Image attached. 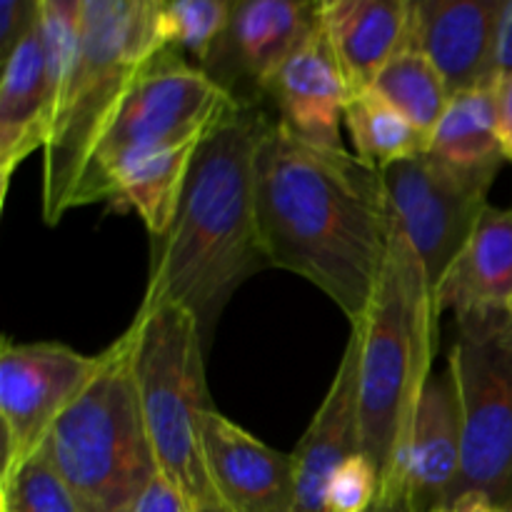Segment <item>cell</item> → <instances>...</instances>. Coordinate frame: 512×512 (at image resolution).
<instances>
[{"label":"cell","instance_id":"6da1fadb","mask_svg":"<svg viewBox=\"0 0 512 512\" xmlns=\"http://www.w3.org/2000/svg\"><path fill=\"white\" fill-rule=\"evenodd\" d=\"M255 215L265 263L310 280L360 323L393 240L380 170L278 120L255 158Z\"/></svg>","mask_w":512,"mask_h":512},{"label":"cell","instance_id":"52a82bcc","mask_svg":"<svg viewBox=\"0 0 512 512\" xmlns=\"http://www.w3.org/2000/svg\"><path fill=\"white\" fill-rule=\"evenodd\" d=\"M448 365L458 380L463 408V470L453 505L465 495H480L488 503L512 508L510 310L455 315Z\"/></svg>","mask_w":512,"mask_h":512},{"label":"cell","instance_id":"30bf717a","mask_svg":"<svg viewBox=\"0 0 512 512\" xmlns=\"http://www.w3.org/2000/svg\"><path fill=\"white\" fill-rule=\"evenodd\" d=\"M498 170H465L420 153L380 170L393 220L420 255L430 285L440 283L480 213Z\"/></svg>","mask_w":512,"mask_h":512},{"label":"cell","instance_id":"d6986e66","mask_svg":"<svg viewBox=\"0 0 512 512\" xmlns=\"http://www.w3.org/2000/svg\"><path fill=\"white\" fill-rule=\"evenodd\" d=\"M198 145L133 150L120 155L90 185L80 208L108 200L115 208L135 210L150 235L160 238L173 223Z\"/></svg>","mask_w":512,"mask_h":512},{"label":"cell","instance_id":"f546056e","mask_svg":"<svg viewBox=\"0 0 512 512\" xmlns=\"http://www.w3.org/2000/svg\"><path fill=\"white\" fill-rule=\"evenodd\" d=\"M495 105H498V133L503 155L512 163V75L503 78L495 88Z\"/></svg>","mask_w":512,"mask_h":512},{"label":"cell","instance_id":"484cf974","mask_svg":"<svg viewBox=\"0 0 512 512\" xmlns=\"http://www.w3.org/2000/svg\"><path fill=\"white\" fill-rule=\"evenodd\" d=\"M380 498V478L363 453L340 465L328 485V512H370Z\"/></svg>","mask_w":512,"mask_h":512},{"label":"cell","instance_id":"ffe728a7","mask_svg":"<svg viewBox=\"0 0 512 512\" xmlns=\"http://www.w3.org/2000/svg\"><path fill=\"white\" fill-rule=\"evenodd\" d=\"M512 305V210L488 208L480 213L473 233L458 258L435 285V313Z\"/></svg>","mask_w":512,"mask_h":512},{"label":"cell","instance_id":"4fadbf2b","mask_svg":"<svg viewBox=\"0 0 512 512\" xmlns=\"http://www.w3.org/2000/svg\"><path fill=\"white\" fill-rule=\"evenodd\" d=\"M463 470V408L458 380L445 363L425 383L405 448L400 503L405 512L450 508Z\"/></svg>","mask_w":512,"mask_h":512},{"label":"cell","instance_id":"9c48e42d","mask_svg":"<svg viewBox=\"0 0 512 512\" xmlns=\"http://www.w3.org/2000/svg\"><path fill=\"white\" fill-rule=\"evenodd\" d=\"M80 0H40L38 18L3 63L0 78V198L15 168L48 145L78 45Z\"/></svg>","mask_w":512,"mask_h":512},{"label":"cell","instance_id":"cb8c5ba5","mask_svg":"<svg viewBox=\"0 0 512 512\" xmlns=\"http://www.w3.org/2000/svg\"><path fill=\"white\" fill-rule=\"evenodd\" d=\"M235 0H158V30L165 45L205 68L233 18Z\"/></svg>","mask_w":512,"mask_h":512},{"label":"cell","instance_id":"277c9868","mask_svg":"<svg viewBox=\"0 0 512 512\" xmlns=\"http://www.w3.org/2000/svg\"><path fill=\"white\" fill-rule=\"evenodd\" d=\"M168 48L158 30V0H80L78 45L43 150V220L70 213L95 143L140 70Z\"/></svg>","mask_w":512,"mask_h":512},{"label":"cell","instance_id":"7a4b0ae2","mask_svg":"<svg viewBox=\"0 0 512 512\" xmlns=\"http://www.w3.org/2000/svg\"><path fill=\"white\" fill-rule=\"evenodd\" d=\"M270 125L253 100H243L200 140L173 223L153 243L138 313L188 310L208 343L230 295L268 265L255 215V158Z\"/></svg>","mask_w":512,"mask_h":512},{"label":"cell","instance_id":"7402d4cb","mask_svg":"<svg viewBox=\"0 0 512 512\" xmlns=\"http://www.w3.org/2000/svg\"><path fill=\"white\" fill-rule=\"evenodd\" d=\"M343 123L353 140L355 158L375 170L428 153L430 148L428 135L420 133L375 90L353 95V100L345 105Z\"/></svg>","mask_w":512,"mask_h":512},{"label":"cell","instance_id":"3957f363","mask_svg":"<svg viewBox=\"0 0 512 512\" xmlns=\"http://www.w3.org/2000/svg\"><path fill=\"white\" fill-rule=\"evenodd\" d=\"M435 293L408 235L393 220L388 263L360 330V423L363 455L380 478V500L400 503L405 448L438 338ZM405 512V510H403Z\"/></svg>","mask_w":512,"mask_h":512},{"label":"cell","instance_id":"d4e9b609","mask_svg":"<svg viewBox=\"0 0 512 512\" xmlns=\"http://www.w3.org/2000/svg\"><path fill=\"white\" fill-rule=\"evenodd\" d=\"M0 512H80L48 440L18 468L0 475Z\"/></svg>","mask_w":512,"mask_h":512},{"label":"cell","instance_id":"5bb4252c","mask_svg":"<svg viewBox=\"0 0 512 512\" xmlns=\"http://www.w3.org/2000/svg\"><path fill=\"white\" fill-rule=\"evenodd\" d=\"M320 3L295 0H240L205 73L233 93L243 78L265 93L280 65L318 28Z\"/></svg>","mask_w":512,"mask_h":512},{"label":"cell","instance_id":"7c38bea8","mask_svg":"<svg viewBox=\"0 0 512 512\" xmlns=\"http://www.w3.org/2000/svg\"><path fill=\"white\" fill-rule=\"evenodd\" d=\"M503 0H413L408 48L423 53L450 95L500 83L495 35Z\"/></svg>","mask_w":512,"mask_h":512},{"label":"cell","instance_id":"4dcf8cb0","mask_svg":"<svg viewBox=\"0 0 512 512\" xmlns=\"http://www.w3.org/2000/svg\"><path fill=\"white\" fill-rule=\"evenodd\" d=\"M455 512H512V508H503V505L488 503L480 495H465V498L455 500L453 505Z\"/></svg>","mask_w":512,"mask_h":512},{"label":"cell","instance_id":"2e32d148","mask_svg":"<svg viewBox=\"0 0 512 512\" xmlns=\"http://www.w3.org/2000/svg\"><path fill=\"white\" fill-rule=\"evenodd\" d=\"M203 455L215 493L235 512H293V455L278 453L210 408L203 420Z\"/></svg>","mask_w":512,"mask_h":512},{"label":"cell","instance_id":"44dd1931","mask_svg":"<svg viewBox=\"0 0 512 512\" xmlns=\"http://www.w3.org/2000/svg\"><path fill=\"white\" fill-rule=\"evenodd\" d=\"M495 88L498 85L453 95L438 128L430 135L428 153L455 168L500 173L508 160L500 145Z\"/></svg>","mask_w":512,"mask_h":512},{"label":"cell","instance_id":"603a6c76","mask_svg":"<svg viewBox=\"0 0 512 512\" xmlns=\"http://www.w3.org/2000/svg\"><path fill=\"white\" fill-rule=\"evenodd\" d=\"M370 90L388 100L403 118H408L428 138L438 128L440 118L453 100L443 75L423 53L413 48H405L403 53L395 55L385 65L383 73L375 78Z\"/></svg>","mask_w":512,"mask_h":512},{"label":"cell","instance_id":"ba28073f","mask_svg":"<svg viewBox=\"0 0 512 512\" xmlns=\"http://www.w3.org/2000/svg\"><path fill=\"white\" fill-rule=\"evenodd\" d=\"M240 103L243 100L228 93L203 68L185 60L178 50L163 48L155 53L95 143L70 210L80 208L83 195L115 158L133 150L198 145Z\"/></svg>","mask_w":512,"mask_h":512},{"label":"cell","instance_id":"836d02e7","mask_svg":"<svg viewBox=\"0 0 512 512\" xmlns=\"http://www.w3.org/2000/svg\"><path fill=\"white\" fill-rule=\"evenodd\" d=\"M428 512H455L453 508H435V510H428Z\"/></svg>","mask_w":512,"mask_h":512},{"label":"cell","instance_id":"4316f807","mask_svg":"<svg viewBox=\"0 0 512 512\" xmlns=\"http://www.w3.org/2000/svg\"><path fill=\"white\" fill-rule=\"evenodd\" d=\"M40 0H0V60H8L38 18Z\"/></svg>","mask_w":512,"mask_h":512},{"label":"cell","instance_id":"8992f818","mask_svg":"<svg viewBox=\"0 0 512 512\" xmlns=\"http://www.w3.org/2000/svg\"><path fill=\"white\" fill-rule=\"evenodd\" d=\"M140 415L158 468L190 503L218 498L203 455V420L213 408L205 385L203 330L183 308L135 313L125 330Z\"/></svg>","mask_w":512,"mask_h":512},{"label":"cell","instance_id":"1f68e13d","mask_svg":"<svg viewBox=\"0 0 512 512\" xmlns=\"http://www.w3.org/2000/svg\"><path fill=\"white\" fill-rule=\"evenodd\" d=\"M190 512H235V510L228 508V505H225L220 498H213V500H205V503L193 505Z\"/></svg>","mask_w":512,"mask_h":512},{"label":"cell","instance_id":"9a60e30c","mask_svg":"<svg viewBox=\"0 0 512 512\" xmlns=\"http://www.w3.org/2000/svg\"><path fill=\"white\" fill-rule=\"evenodd\" d=\"M363 453L360 423V330L353 325L330 390L313 423L295 445L293 512H328V485L340 465Z\"/></svg>","mask_w":512,"mask_h":512},{"label":"cell","instance_id":"ac0fdd59","mask_svg":"<svg viewBox=\"0 0 512 512\" xmlns=\"http://www.w3.org/2000/svg\"><path fill=\"white\" fill-rule=\"evenodd\" d=\"M413 0H325L320 25L355 93L373 88L385 65L408 48Z\"/></svg>","mask_w":512,"mask_h":512},{"label":"cell","instance_id":"5b68a950","mask_svg":"<svg viewBox=\"0 0 512 512\" xmlns=\"http://www.w3.org/2000/svg\"><path fill=\"white\" fill-rule=\"evenodd\" d=\"M100 360L93 383L50 430L48 448L80 512H133L160 468L135 395L128 335Z\"/></svg>","mask_w":512,"mask_h":512},{"label":"cell","instance_id":"e575fe53","mask_svg":"<svg viewBox=\"0 0 512 512\" xmlns=\"http://www.w3.org/2000/svg\"><path fill=\"white\" fill-rule=\"evenodd\" d=\"M508 310H510V315H512V305H510V308H508Z\"/></svg>","mask_w":512,"mask_h":512},{"label":"cell","instance_id":"f1b7e54d","mask_svg":"<svg viewBox=\"0 0 512 512\" xmlns=\"http://www.w3.org/2000/svg\"><path fill=\"white\" fill-rule=\"evenodd\" d=\"M495 68L500 80L512 75V0H503L498 18V35H495Z\"/></svg>","mask_w":512,"mask_h":512},{"label":"cell","instance_id":"8fae6325","mask_svg":"<svg viewBox=\"0 0 512 512\" xmlns=\"http://www.w3.org/2000/svg\"><path fill=\"white\" fill-rule=\"evenodd\" d=\"M100 355H80L60 343H13L0 348V475L18 468L48 440L60 415L100 370Z\"/></svg>","mask_w":512,"mask_h":512},{"label":"cell","instance_id":"d6a6232c","mask_svg":"<svg viewBox=\"0 0 512 512\" xmlns=\"http://www.w3.org/2000/svg\"><path fill=\"white\" fill-rule=\"evenodd\" d=\"M370 512H403V510H400L398 505H390V503H385V500L378 498V503L373 505V510Z\"/></svg>","mask_w":512,"mask_h":512},{"label":"cell","instance_id":"e0dca14e","mask_svg":"<svg viewBox=\"0 0 512 512\" xmlns=\"http://www.w3.org/2000/svg\"><path fill=\"white\" fill-rule=\"evenodd\" d=\"M278 103L280 123L295 135L323 148L345 150L340 120L355 90L335 58L323 25L295 48L265 88Z\"/></svg>","mask_w":512,"mask_h":512},{"label":"cell","instance_id":"83f0119b","mask_svg":"<svg viewBox=\"0 0 512 512\" xmlns=\"http://www.w3.org/2000/svg\"><path fill=\"white\" fill-rule=\"evenodd\" d=\"M133 512H190V503L163 473H158L140 495Z\"/></svg>","mask_w":512,"mask_h":512}]
</instances>
